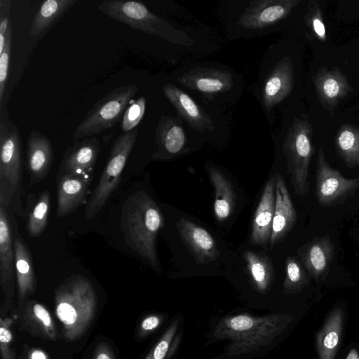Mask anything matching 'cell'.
Returning a JSON list of instances; mask_svg holds the SVG:
<instances>
[{
    "label": "cell",
    "mask_w": 359,
    "mask_h": 359,
    "mask_svg": "<svg viewBox=\"0 0 359 359\" xmlns=\"http://www.w3.org/2000/svg\"><path fill=\"white\" fill-rule=\"evenodd\" d=\"M11 3L10 0H0V53L4 50L6 32L11 25L9 20Z\"/></svg>",
    "instance_id": "cell-38"
},
{
    "label": "cell",
    "mask_w": 359,
    "mask_h": 359,
    "mask_svg": "<svg viewBox=\"0 0 359 359\" xmlns=\"http://www.w3.org/2000/svg\"><path fill=\"white\" fill-rule=\"evenodd\" d=\"M50 200L49 191H43L29 212L26 222V230L31 237H37L45 230L50 211Z\"/></svg>",
    "instance_id": "cell-30"
},
{
    "label": "cell",
    "mask_w": 359,
    "mask_h": 359,
    "mask_svg": "<svg viewBox=\"0 0 359 359\" xmlns=\"http://www.w3.org/2000/svg\"><path fill=\"white\" fill-rule=\"evenodd\" d=\"M29 359H48V356L41 350L32 349L29 353Z\"/></svg>",
    "instance_id": "cell-41"
},
{
    "label": "cell",
    "mask_w": 359,
    "mask_h": 359,
    "mask_svg": "<svg viewBox=\"0 0 359 359\" xmlns=\"http://www.w3.org/2000/svg\"><path fill=\"white\" fill-rule=\"evenodd\" d=\"M294 65L292 58L285 55L271 62L266 55L263 62L255 94L269 121L275 108L293 90Z\"/></svg>",
    "instance_id": "cell-8"
},
{
    "label": "cell",
    "mask_w": 359,
    "mask_h": 359,
    "mask_svg": "<svg viewBox=\"0 0 359 359\" xmlns=\"http://www.w3.org/2000/svg\"><path fill=\"white\" fill-rule=\"evenodd\" d=\"M21 328L31 335L46 340L56 339V330L50 314L41 304L33 300L25 304L21 315Z\"/></svg>",
    "instance_id": "cell-25"
},
{
    "label": "cell",
    "mask_w": 359,
    "mask_h": 359,
    "mask_svg": "<svg viewBox=\"0 0 359 359\" xmlns=\"http://www.w3.org/2000/svg\"><path fill=\"white\" fill-rule=\"evenodd\" d=\"M247 269L259 291L266 290L274 278V268L269 257L262 252L247 250L243 253Z\"/></svg>",
    "instance_id": "cell-29"
},
{
    "label": "cell",
    "mask_w": 359,
    "mask_h": 359,
    "mask_svg": "<svg viewBox=\"0 0 359 359\" xmlns=\"http://www.w3.org/2000/svg\"><path fill=\"white\" fill-rule=\"evenodd\" d=\"M26 165L32 183L45 179L53 161V148L50 140L40 131L32 130L27 137Z\"/></svg>",
    "instance_id": "cell-20"
},
{
    "label": "cell",
    "mask_w": 359,
    "mask_h": 359,
    "mask_svg": "<svg viewBox=\"0 0 359 359\" xmlns=\"http://www.w3.org/2000/svg\"><path fill=\"white\" fill-rule=\"evenodd\" d=\"M182 240L198 264L215 261L220 255L213 237L205 229L181 217L176 222Z\"/></svg>",
    "instance_id": "cell-15"
},
{
    "label": "cell",
    "mask_w": 359,
    "mask_h": 359,
    "mask_svg": "<svg viewBox=\"0 0 359 359\" xmlns=\"http://www.w3.org/2000/svg\"><path fill=\"white\" fill-rule=\"evenodd\" d=\"M98 9L111 18L147 34L181 46H190L194 41L184 32L174 27L155 15L143 4L135 1L105 0Z\"/></svg>",
    "instance_id": "cell-3"
},
{
    "label": "cell",
    "mask_w": 359,
    "mask_h": 359,
    "mask_svg": "<svg viewBox=\"0 0 359 359\" xmlns=\"http://www.w3.org/2000/svg\"><path fill=\"white\" fill-rule=\"evenodd\" d=\"M12 46V24L8 29L3 51L0 53V107H2L8 78L9 58Z\"/></svg>",
    "instance_id": "cell-34"
},
{
    "label": "cell",
    "mask_w": 359,
    "mask_h": 359,
    "mask_svg": "<svg viewBox=\"0 0 359 359\" xmlns=\"http://www.w3.org/2000/svg\"><path fill=\"white\" fill-rule=\"evenodd\" d=\"M93 359H116V357L108 344H100L95 350Z\"/></svg>",
    "instance_id": "cell-39"
},
{
    "label": "cell",
    "mask_w": 359,
    "mask_h": 359,
    "mask_svg": "<svg viewBox=\"0 0 359 359\" xmlns=\"http://www.w3.org/2000/svg\"><path fill=\"white\" fill-rule=\"evenodd\" d=\"M276 205V175L266 183L252 222L250 241L266 248L269 245Z\"/></svg>",
    "instance_id": "cell-17"
},
{
    "label": "cell",
    "mask_w": 359,
    "mask_h": 359,
    "mask_svg": "<svg viewBox=\"0 0 359 359\" xmlns=\"http://www.w3.org/2000/svg\"><path fill=\"white\" fill-rule=\"evenodd\" d=\"M280 325L276 316L252 318L238 315L227 320L226 332L222 338H232L235 343L229 349L231 355L245 353L269 341L278 333Z\"/></svg>",
    "instance_id": "cell-9"
},
{
    "label": "cell",
    "mask_w": 359,
    "mask_h": 359,
    "mask_svg": "<svg viewBox=\"0 0 359 359\" xmlns=\"http://www.w3.org/2000/svg\"><path fill=\"white\" fill-rule=\"evenodd\" d=\"M163 91L177 112L193 130L199 133L215 130L212 118L182 89L172 83H166Z\"/></svg>",
    "instance_id": "cell-18"
},
{
    "label": "cell",
    "mask_w": 359,
    "mask_h": 359,
    "mask_svg": "<svg viewBox=\"0 0 359 359\" xmlns=\"http://www.w3.org/2000/svg\"><path fill=\"white\" fill-rule=\"evenodd\" d=\"M146 108V99L144 96L131 100L127 107L122 120L121 130L123 133L133 130L142 120Z\"/></svg>",
    "instance_id": "cell-33"
},
{
    "label": "cell",
    "mask_w": 359,
    "mask_h": 359,
    "mask_svg": "<svg viewBox=\"0 0 359 359\" xmlns=\"http://www.w3.org/2000/svg\"><path fill=\"white\" fill-rule=\"evenodd\" d=\"M276 175V205L269 243L272 250L282 242L294 227L297 222V212L283 176Z\"/></svg>",
    "instance_id": "cell-16"
},
{
    "label": "cell",
    "mask_w": 359,
    "mask_h": 359,
    "mask_svg": "<svg viewBox=\"0 0 359 359\" xmlns=\"http://www.w3.org/2000/svg\"><path fill=\"white\" fill-rule=\"evenodd\" d=\"M359 188V177L348 179L327 162L322 147L316 161V197L322 207L343 203Z\"/></svg>",
    "instance_id": "cell-11"
},
{
    "label": "cell",
    "mask_w": 359,
    "mask_h": 359,
    "mask_svg": "<svg viewBox=\"0 0 359 359\" xmlns=\"http://www.w3.org/2000/svg\"><path fill=\"white\" fill-rule=\"evenodd\" d=\"M346 359H359L358 352L355 349H351Z\"/></svg>",
    "instance_id": "cell-42"
},
{
    "label": "cell",
    "mask_w": 359,
    "mask_h": 359,
    "mask_svg": "<svg viewBox=\"0 0 359 359\" xmlns=\"http://www.w3.org/2000/svg\"><path fill=\"white\" fill-rule=\"evenodd\" d=\"M309 281L308 273L299 259L289 256L285 260V279L284 286L288 290H297Z\"/></svg>",
    "instance_id": "cell-31"
},
{
    "label": "cell",
    "mask_w": 359,
    "mask_h": 359,
    "mask_svg": "<svg viewBox=\"0 0 359 359\" xmlns=\"http://www.w3.org/2000/svg\"><path fill=\"white\" fill-rule=\"evenodd\" d=\"M137 129L123 133L114 141L98 183L92 192L86 207V219L93 218L104 207L121 180L127 159L133 148Z\"/></svg>",
    "instance_id": "cell-7"
},
{
    "label": "cell",
    "mask_w": 359,
    "mask_h": 359,
    "mask_svg": "<svg viewBox=\"0 0 359 359\" xmlns=\"http://www.w3.org/2000/svg\"><path fill=\"white\" fill-rule=\"evenodd\" d=\"M338 156L349 168H359V127L350 123L342 125L335 138Z\"/></svg>",
    "instance_id": "cell-27"
},
{
    "label": "cell",
    "mask_w": 359,
    "mask_h": 359,
    "mask_svg": "<svg viewBox=\"0 0 359 359\" xmlns=\"http://www.w3.org/2000/svg\"><path fill=\"white\" fill-rule=\"evenodd\" d=\"M180 85L199 93L210 101L227 95L238 88V78L226 68L198 65L191 67L176 77Z\"/></svg>",
    "instance_id": "cell-10"
},
{
    "label": "cell",
    "mask_w": 359,
    "mask_h": 359,
    "mask_svg": "<svg viewBox=\"0 0 359 359\" xmlns=\"http://www.w3.org/2000/svg\"><path fill=\"white\" fill-rule=\"evenodd\" d=\"M339 340V330L337 326L333 327L330 325L325 327L321 336L318 338V346L320 353L324 355H330L332 351L337 347Z\"/></svg>",
    "instance_id": "cell-36"
},
{
    "label": "cell",
    "mask_w": 359,
    "mask_h": 359,
    "mask_svg": "<svg viewBox=\"0 0 359 359\" xmlns=\"http://www.w3.org/2000/svg\"><path fill=\"white\" fill-rule=\"evenodd\" d=\"M55 309L64 337L74 341L89 328L97 308V297L91 282L82 275L67 278L55 290Z\"/></svg>",
    "instance_id": "cell-2"
},
{
    "label": "cell",
    "mask_w": 359,
    "mask_h": 359,
    "mask_svg": "<svg viewBox=\"0 0 359 359\" xmlns=\"http://www.w3.org/2000/svg\"><path fill=\"white\" fill-rule=\"evenodd\" d=\"M158 150L152 158L168 159L182 153L187 146V138L184 129L178 118L163 116L155 131Z\"/></svg>",
    "instance_id": "cell-22"
},
{
    "label": "cell",
    "mask_w": 359,
    "mask_h": 359,
    "mask_svg": "<svg viewBox=\"0 0 359 359\" xmlns=\"http://www.w3.org/2000/svg\"><path fill=\"white\" fill-rule=\"evenodd\" d=\"M160 323V319L156 316H150L145 318L140 325L142 332H149L156 328Z\"/></svg>",
    "instance_id": "cell-40"
},
{
    "label": "cell",
    "mask_w": 359,
    "mask_h": 359,
    "mask_svg": "<svg viewBox=\"0 0 359 359\" xmlns=\"http://www.w3.org/2000/svg\"><path fill=\"white\" fill-rule=\"evenodd\" d=\"M304 18L309 33L318 41H326V30L322 11L317 1L313 0L309 2L307 11Z\"/></svg>",
    "instance_id": "cell-32"
},
{
    "label": "cell",
    "mask_w": 359,
    "mask_h": 359,
    "mask_svg": "<svg viewBox=\"0 0 359 359\" xmlns=\"http://www.w3.org/2000/svg\"><path fill=\"white\" fill-rule=\"evenodd\" d=\"M334 243L328 236L316 237L298 249L299 259L307 273L320 280L328 273L334 257Z\"/></svg>",
    "instance_id": "cell-19"
},
{
    "label": "cell",
    "mask_w": 359,
    "mask_h": 359,
    "mask_svg": "<svg viewBox=\"0 0 359 359\" xmlns=\"http://www.w3.org/2000/svg\"><path fill=\"white\" fill-rule=\"evenodd\" d=\"M121 219L127 245L156 269L158 260L156 239L163 224L156 203L145 191H138L125 201Z\"/></svg>",
    "instance_id": "cell-1"
},
{
    "label": "cell",
    "mask_w": 359,
    "mask_h": 359,
    "mask_svg": "<svg viewBox=\"0 0 359 359\" xmlns=\"http://www.w3.org/2000/svg\"><path fill=\"white\" fill-rule=\"evenodd\" d=\"M138 90L134 85H121L93 104L73 133V139L100 135L113 127L122 116Z\"/></svg>",
    "instance_id": "cell-6"
},
{
    "label": "cell",
    "mask_w": 359,
    "mask_h": 359,
    "mask_svg": "<svg viewBox=\"0 0 359 359\" xmlns=\"http://www.w3.org/2000/svg\"><path fill=\"white\" fill-rule=\"evenodd\" d=\"M312 135L313 128L307 118L295 116L283 144L287 173L298 196H304L309 191L310 163L315 151Z\"/></svg>",
    "instance_id": "cell-5"
},
{
    "label": "cell",
    "mask_w": 359,
    "mask_h": 359,
    "mask_svg": "<svg viewBox=\"0 0 359 359\" xmlns=\"http://www.w3.org/2000/svg\"><path fill=\"white\" fill-rule=\"evenodd\" d=\"M15 249L11 222L7 208L0 205V285L5 294L6 311L15 292Z\"/></svg>",
    "instance_id": "cell-13"
},
{
    "label": "cell",
    "mask_w": 359,
    "mask_h": 359,
    "mask_svg": "<svg viewBox=\"0 0 359 359\" xmlns=\"http://www.w3.org/2000/svg\"><path fill=\"white\" fill-rule=\"evenodd\" d=\"M176 324L170 326L145 359H164L174 335Z\"/></svg>",
    "instance_id": "cell-37"
},
{
    "label": "cell",
    "mask_w": 359,
    "mask_h": 359,
    "mask_svg": "<svg viewBox=\"0 0 359 359\" xmlns=\"http://www.w3.org/2000/svg\"><path fill=\"white\" fill-rule=\"evenodd\" d=\"M22 147L18 128L6 115L0 122V205L21 211Z\"/></svg>",
    "instance_id": "cell-4"
},
{
    "label": "cell",
    "mask_w": 359,
    "mask_h": 359,
    "mask_svg": "<svg viewBox=\"0 0 359 359\" xmlns=\"http://www.w3.org/2000/svg\"><path fill=\"white\" fill-rule=\"evenodd\" d=\"M313 83L320 102L330 111H333L352 90L347 78L337 67L331 70L321 68L314 76Z\"/></svg>",
    "instance_id": "cell-21"
},
{
    "label": "cell",
    "mask_w": 359,
    "mask_h": 359,
    "mask_svg": "<svg viewBox=\"0 0 359 359\" xmlns=\"http://www.w3.org/2000/svg\"><path fill=\"white\" fill-rule=\"evenodd\" d=\"M208 172L215 194V215L219 222H223L231 215L235 208L236 193L231 182L219 170L210 167Z\"/></svg>",
    "instance_id": "cell-26"
},
{
    "label": "cell",
    "mask_w": 359,
    "mask_h": 359,
    "mask_svg": "<svg viewBox=\"0 0 359 359\" xmlns=\"http://www.w3.org/2000/svg\"><path fill=\"white\" fill-rule=\"evenodd\" d=\"M300 0H254L244 8L237 20L248 34L269 29L287 18Z\"/></svg>",
    "instance_id": "cell-12"
},
{
    "label": "cell",
    "mask_w": 359,
    "mask_h": 359,
    "mask_svg": "<svg viewBox=\"0 0 359 359\" xmlns=\"http://www.w3.org/2000/svg\"><path fill=\"white\" fill-rule=\"evenodd\" d=\"M76 2L77 0H47L44 1L34 17L30 36H35L45 32Z\"/></svg>",
    "instance_id": "cell-28"
},
{
    "label": "cell",
    "mask_w": 359,
    "mask_h": 359,
    "mask_svg": "<svg viewBox=\"0 0 359 359\" xmlns=\"http://www.w3.org/2000/svg\"><path fill=\"white\" fill-rule=\"evenodd\" d=\"M14 219L12 224L14 249L15 268L18 292V305L24 304L27 298L35 292L36 280L31 253L26 243L19 235Z\"/></svg>",
    "instance_id": "cell-24"
},
{
    "label": "cell",
    "mask_w": 359,
    "mask_h": 359,
    "mask_svg": "<svg viewBox=\"0 0 359 359\" xmlns=\"http://www.w3.org/2000/svg\"><path fill=\"white\" fill-rule=\"evenodd\" d=\"M12 319H0V351L1 359H16L14 349L12 346L13 334L10 330Z\"/></svg>",
    "instance_id": "cell-35"
},
{
    "label": "cell",
    "mask_w": 359,
    "mask_h": 359,
    "mask_svg": "<svg viewBox=\"0 0 359 359\" xmlns=\"http://www.w3.org/2000/svg\"><path fill=\"white\" fill-rule=\"evenodd\" d=\"M91 175H58L57 215L64 217L74 212L85 201Z\"/></svg>",
    "instance_id": "cell-23"
},
{
    "label": "cell",
    "mask_w": 359,
    "mask_h": 359,
    "mask_svg": "<svg viewBox=\"0 0 359 359\" xmlns=\"http://www.w3.org/2000/svg\"><path fill=\"white\" fill-rule=\"evenodd\" d=\"M100 152V140L95 136L76 140L68 147L60 165L58 175H90Z\"/></svg>",
    "instance_id": "cell-14"
}]
</instances>
